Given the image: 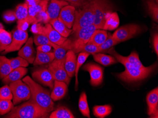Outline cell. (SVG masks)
<instances>
[{"instance_id":"obj_22","label":"cell","mask_w":158,"mask_h":118,"mask_svg":"<svg viewBox=\"0 0 158 118\" xmlns=\"http://www.w3.org/2000/svg\"><path fill=\"white\" fill-rule=\"evenodd\" d=\"M54 59L55 55L54 53H44L37 51L33 65L34 66H40L45 64H49Z\"/></svg>"},{"instance_id":"obj_49","label":"cell","mask_w":158,"mask_h":118,"mask_svg":"<svg viewBox=\"0 0 158 118\" xmlns=\"http://www.w3.org/2000/svg\"><path fill=\"white\" fill-rule=\"evenodd\" d=\"M41 1L42 0H26L25 3H26L29 7L39 4Z\"/></svg>"},{"instance_id":"obj_37","label":"cell","mask_w":158,"mask_h":118,"mask_svg":"<svg viewBox=\"0 0 158 118\" xmlns=\"http://www.w3.org/2000/svg\"><path fill=\"white\" fill-rule=\"evenodd\" d=\"M33 41L37 46L48 45L55 48L58 47V45L53 44L46 36L42 34H35L34 36Z\"/></svg>"},{"instance_id":"obj_32","label":"cell","mask_w":158,"mask_h":118,"mask_svg":"<svg viewBox=\"0 0 158 118\" xmlns=\"http://www.w3.org/2000/svg\"><path fill=\"white\" fill-rule=\"evenodd\" d=\"M112 108L110 105H96L93 107L94 115L97 118H104L110 114Z\"/></svg>"},{"instance_id":"obj_10","label":"cell","mask_w":158,"mask_h":118,"mask_svg":"<svg viewBox=\"0 0 158 118\" xmlns=\"http://www.w3.org/2000/svg\"><path fill=\"white\" fill-rule=\"evenodd\" d=\"M97 29L94 25L82 27L76 30L75 32V39L74 41H71V50L87 44L89 41L93 32Z\"/></svg>"},{"instance_id":"obj_42","label":"cell","mask_w":158,"mask_h":118,"mask_svg":"<svg viewBox=\"0 0 158 118\" xmlns=\"http://www.w3.org/2000/svg\"><path fill=\"white\" fill-rule=\"evenodd\" d=\"M0 99L11 100L13 99V95L10 86L6 85L0 88Z\"/></svg>"},{"instance_id":"obj_3","label":"cell","mask_w":158,"mask_h":118,"mask_svg":"<svg viewBox=\"0 0 158 118\" xmlns=\"http://www.w3.org/2000/svg\"><path fill=\"white\" fill-rule=\"evenodd\" d=\"M49 113L29 99L19 106L13 107L5 118H48Z\"/></svg>"},{"instance_id":"obj_51","label":"cell","mask_w":158,"mask_h":118,"mask_svg":"<svg viewBox=\"0 0 158 118\" xmlns=\"http://www.w3.org/2000/svg\"><path fill=\"white\" fill-rule=\"evenodd\" d=\"M155 1H156V2H157V3H158V0H155Z\"/></svg>"},{"instance_id":"obj_38","label":"cell","mask_w":158,"mask_h":118,"mask_svg":"<svg viewBox=\"0 0 158 118\" xmlns=\"http://www.w3.org/2000/svg\"><path fill=\"white\" fill-rule=\"evenodd\" d=\"M118 42L113 38L112 36L109 35L106 40L101 45L98 46L99 53L105 52L107 50L110 49L111 48L118 44Z\"/></svg>"},{"instance_id":"obj_41","label":"cell","mask_w":158,"mask_h":118,"mask_svg":"<svg viewBox=\"0 0 158 118\" xmlns=\"http://www.w3.org/2000/svg\"><path fill=\"white\" fill-rule=\"evenodd\" d=\"M10 66L12 69L17 68L20 67H28L29 65V63L28 62L21 58L20 57H18L17 58H13V59H10Z\"/></svg>"},{"instance_id":"obj_21","label":"cell","mask_w":158,"mask_h":118,"mask_svg":"<svg viewBox=\"0 0 158 118\" xmlns=\"http://www.w3.org/2000/svg\"><path fill=\"white\" fill-rule=\"evenodd\" d=\"M27 69L24 67H20L14 69L11 73L2 79V82L6 84L20 80L27 73Z\"/></svg>"},{"instance_id":"obj_27","label":"cell","mask_w":158,"mask_h":118,"mask_svg":"<svg viewBox=\"0 0 158 118\" xmlns=\"http://www.w3.org/2000/svg\"><path fill=\"white\" fill-rule=\"evenodd\" d=\"M119 24L118 16L116 12H112L107 17L103 29L112 31L117 29Z\"/></svg>"},{"instance_id":"obj_30","label":"cell","mask_w":158,"mask_h":118,"mask_svg":"<svg viewBox=\"0 0 158 118\" xmlns=\"http://www.w3.org/2000/svg\"><path fill=\"white\" fill-rule=\"evenodd\" d=\"M79 108L83 116L90 118V111L89 107L87 97L85 92H83L81 94L79 101Z\"/></svg>"},{"instance_id":"obj_28","label":"cell","mask_w":158,"mask_h":118,"mask_svg":"<svg viewBox=\"0 0 158 118\" xmlns=\"http://www.w3.org/2000/svg\"><path fill=\"white\" fill-rule=\"evenodd\" d=\"M12 70L10 59L4 56H0V78L3 79L9 74Z\"/></svg>"},{"instance_id":"obj_29","label":"cell","mask_w":158,"mask_h":118,"mask_svg":"<svg viewBox=\"0 0 158 118\" xmlns=\"http://www.w3.org/2000/svg\"><path fill=\"white\" fill-rule=\"evenodd\" d=\"M50 118H74V115L67 107L60 106L51 113Z\"/></svg>"},{"instance_id":"obj_39","label":"cell","mask_w":158,"mask_h":118,"mask_svg":"<svg viewBox=\"0 0 158 118\" xmlns=\"http://www.w3.org/2000/svg\"><path fill=\"white\" fill-rule=\"evenodd\" d=\"M13 107L14 105L11 100L0 99V115L8 113Z\"/></svg>"},{"instance_id":"obj_9","label":"cell","mask_w":158,"mask_h":118,"mask_svg":"<svg viewBox=\"0 0 158 118\" xmlns=\"http://www.w3.org/2000/svg\"><path fill=\"white\" fill-rule=\"evenodd\" d=\"M141 26L135 24H129L122 26L113 34L112 37L119 43L134 37L142 32Z\"/></svg>"},{"instance_id":"obj_34","label":"cell","mask_w":158,"mask_h":118,"mask_svg":"<svg viewBox=\"0 0 158 118\" xmlns=\"http://www.w3.org/2000/svg\"><path fill=\"white\" fill-rule=\"evenodd\" d=\"M90 54L88 53L81 52L78 55L77 58V63H76V68H75V89L77 90L78 88V74L79 72V69L80 68L81 66L84 64L85 61L88 58Z\"/></svg>"},{"instance_id":"obj_43","label":"cell","mask_w":158,"mask_h":118,"mask_svg":"<svg viewBox=\"0 0 158 118\" xmlns=\"http://www.w3.org/2000/svg\"><path fill=\"white\" fill-rule=\"evenodd\" d=\"M35 24L42 22L44 24L49 23L50 19L47 11H43L40 12L35 17Z\"/></svg>"},{"instance_id":"obj_23","label":"cell","mask_w":158,"mask_h":118,"mask_svg":"<svg viewBox=\"0 0 158 118\" xmlns=\"http://www.w3.org/2000/svg\"><path fill=\"white\" fill-rule=\"evenodd\" d=\"M108 35L107 32L105 30L96 29L91 36L89 43L95 45L97 46H99L107 39Z\"/></svg>"},{"instance_id":"obj_14","label":"cell","mask_w":158,"mask_h":118,"mask_svg":"<svg viewBox=\"0 0 158 118\" xmlns=\"http://www.w3.org/2000/svg\"><path fill=\"white\" fill-rule=\"evenodd\" d=\"M75 7L72 5L64 6L61 9L58 18L69 29L73 27L75 20Z\"/></svg>"},{"instance_id":"obj_31","label":"cell","mask_w":158,"mask_h":118,"mask_svg":"<svg viewBox=\"0 0 158 118\" xmlns=\"http://www.w3.org/2000/svg\"><path fill=\"white\" fill-rule=\"evenodd\" d=\"M12 41L11 33L7 32L4 29H0V52L6 49Z\"/></svg>"},{"instance_id":"obj_18","label":"cell","mask_w":158,"mask_h":118,"mask_svg":"<svg viewBox=\"0 0 158 118\" xmlns=\"http://www.w3.org/2000/svg\"><path fill=\"white\" fill-rule=\"evenodd\" d=\"M76 63L77 59L75 53L72 50H69L65 55L64 67L70 78L73 77L75 74Z\"/></svg>"},{"instance_id":"obj_40","label":"cell","mask_w":158,"mask_h":118,"mask_svg":"<svg viewBox=\"0 0 158 118\" xmlns=\"http://www.w3.org/2000/svg\"><path fill=\"white\" fill-rule=\"evenodd\" d=\"M148 11L152 17L153 20L156 22L158 21V5L154 0L147 1Z\"/></svg>"},{"instance_id":"obj_20","label":"cell","mask_w":158,"mask_h":118,"mask_svg":"<svg viewBox=\"0 0 158 118\" xmlns=\"http://www.w3.org/2000/svg\"><path fill=\"white\" fill-rule=\"evenodd\" d=\"M68 90V85L64 82L55 80L54 88L51 94V99L56 101L62 99Z\"/></svg>"},{"instance_id":"obj_46","label":"cell","mask_w":158,"mask_h":118,"mask_svg":"<svg viewBox=\"0 0 158 118\" xmlns=\"http://www.w3.org/2000/svg\"><path fill=\"white\" fill-rule=\"evenodd\" d=\"M67 2H69L71 5L75 7H81L83 5L87 0H64Z\"/></svg>"},{"instance_id":"obj_8","label":"cell","mask_w":158,"mask_h":118,"mask_svg":"<svg viewBox=\"0 0 158 118\" xmlns=\"http://www.w3.org/2000/svg\"><path fill=\"white\" fill-rule=\"evenodd\" d=\"M65 59L61 60L54 59L49 64L48 69L54 80L61 81L69 85L71 78L68 76L64 67Z\"/></svg>"},{"instance_id":"obj_15","label":"cell","mask_w":158,"mask_h":118,"mask_svg":"<svg viewBox=\"0 0 158 118\" xmlns=\"http://www.w3.org/2000/svg\"><path fill=\"white\" fill-rule=\"evenodd\" d=\"M36 53L33 47V39L31 37L27 39L25 45L20 49L18 55L26 60L28 63L33 64Z\"/></svg>"},{"instance_id":"obj_36","label":"cell","mask_w":158,"mask_h":118,"mask_svg":"<svg viewBox=\"0 0 158 118\" xmlns=\"http://www.w3.org/2000/svg\"><path fill=\"white\" fill-rule=\"evenodd\" d=\"M15 12L18 20L27 19L28 16V6L26 3L19 4L16 8Z\"/></svg>"},{"instance_id":"obj_50","label":"cell","mask_w":158,"mask_h":118,"mask_svg":"<svg viewBox=\"0 0 158 118\" xmlns=\"http://www.w3.org/2000/svg\"><path fill=\"white\" fill-rule=\"evenodd\" d=\"M4 29V27L1 23H0V29Z\"/></svg>"},{"instance_id":"obj_6","label":"cell","mask_w":158,"mask_h":118,"mask_svg":"<svg viewBox=\"0 0 158 118\" xmlns=\"http://www.w3.org/2000/svg\"><path fill=\"white\" fill-rule=\"evenodd\" d=\"M31 31L35 34H42L46 36L53 44L60 45L67 40V38L62 36L50 23L43 26L40 23L35 24L31 28Z\"/></svg>"},{"instance_id":"obj_33","label":"cell","mask_w":158,"mask_h":118,"mask_svg":"<svg viewBox=\"0 0 158 118\" xmlns=\"http://www.w3.org/2000/svg\"><path fill=\"white\" fill-rule=\"evenodd\" d=\"M73 51L75 53L84 52L88 53L90 54H93L99 52L98 46L89 43L74 48Z\"/></svg>"},{"instance_id":"obj_4","label":"cell","mask_w":158,"mask_h":118,"mask_svg":"<svg viewBox=\"0 0 158 118\" xmlns=\"http://www.w3.org/2000/svg\"><path fill=\"white\" fill-rule=\"evenodd\" d=\"M94 19L93 0H87L78 10H75V20L73 30L93 24Z\"/></svg>"},{"instance_id":"obj_2","label":"cell","mask_w":158,"mask_h":118,"mask_svg":"<svg viewBox=\"0 0 158 118\" xmlns=\"http://www.w3.org/2000/svg\"><path fill=\"white\" fill-rule=\"evenodd\" d=\"M23 81L30 87L31 94L30 100L48 113L54 110V103L48 90L42 87L28 76L23 78Z\"/></svg>"},{"instance_id":"obj_47","label":"cell","mask_w":158,"mask_h":118,"mask_svg":"<svg viewBox=\"0 0 158 118\" xmlns=\"http://www.w3.org/2000/svg\"><path fill=\"white\" fill-rule=\"evenodd\" d=\"M52 47L48 45H43L39 46L37 47V51H40L44 53L50 52L51 51Z\"/></svg>"},{"instance_id":"obj_48","label":"cell","mask_w":158,"mask_h":118,"mask_svg":"<svg viewBox=\"0 0 158 118\" xmlns=\"http://www.w3.org/2000/svg\"><path fill=\"white\" fill-rule=\"evenodd\" d=\"M153 45L154 51L156 52L157 55L158 54V33H155L153 37Z\"/></svg>"},{"instance_id":"obj_16","label":"cell","mask_w":158,"mask_h":118,"mask_svg":"<svg viewBox=\"0 0 158 118\" xmlns=\"http://www.w3.org/2000/svg\"><path fill=\"white\" fill-rule=\"evenodd\" d=\"M148 114L152 118H158V88L152 90L146 97Z\"/></svg>"},{"instance_id":"obj_5","label":"cell","mask_w":158,"mask_h":118,"mask_svg":"<svg viewBox=\"0 0 158 118\" xmlns=\"http://www.w3.org/2000/svg\"><path fill=\"white\" fill-rule=\"evenodd\" d=\"M94 19L97 29H103L106 21L112 13V7L107 0H93Z\"/></svg>"},{"instance_id":"obj_17","label":"cell","mask_w":158,"mask_h":118,"mask_svg":"<svg viewBox=\"0 0 158 118\" xmlns=\"http://www.w3.org/2000/svg\"><path fill=\"white\" fill-rule=\"evenodd\" d=\"M68 5V2L64 0H51L47 10L50 20L58 18L61 9Z\"/></svg>"},{"instance_id":"obj_11","label":"cell","mask_w":158,"mask_h":118,"mask_svg":"<svg viewBox=\"0 0 158 118\" xmlns=\"http://www.w3.org/2000/svg\"><path fill=\"white\" fill-rule=\"evenodd\" d=\"M28 39V33L27 31L17 29L13 32L12 41L10 44L6 48L2 54L19 51Z\"/></svg>"},{"instance_id":"obj_12","label":"cell","mask_w":158,"mask_h":118,"mask_svg":"<svg viewBox=\"0 0 158 118\" xmlns=\"http://www.w3.org/2000/svg\"><path fill=\"white\" fill-rule=\"evenodd\" d=\"M83 69L89 73L91 85L98 86L102 84L103 80V70L102 67L93 63H88L84 65Z\"/></svg>"},{"instance_id":"obj_24","label":"cell","mask_w":158,"mask_h":118,"mask_svg":"<svg viewBox=\"0 0 158 118\" xmlns=\"http://www.w3.org/2000/svg\"><path fill=\"white\" fill-rule=\"evenodd\" d=\"M49 23L59 34L64 37L67 38L72 31V30L67 28L58 18L50 20Z\"/></svg>"},{"instance_id":"obj_1","label":"cell","mask_w":158,"mask_h":118,"mask_svg":"<svg viewBox=\"0 0 158 118\" xmlns=\"http://www.w3.org/2000/svg\"><path fill=\"white\" fill-rule=\"evenodd\" d=\"M109 52L113 55L118 62L123 64L126 68L124 72L117 74V77L123 82H131L144 80L154 71L157 66L156 64H154L148 67L146 69H140L130 64L124 56L119 54L113 48L110 50Z\"/></svg>"},{"instance_id":"obj_19","label":"cell","mask_w":158,"mask_h":118,"mask_svg":"<svg viewBox=\"0 0 158 118\" xmlns=\"http://www.w3.org/2000/svg\"><path fill=\"white\" fill-rule=\"evenodd\" d=\"M48 3V0H42L39 4L28 7V16L27 19L30 24H35L36 16L42 11H47Z\"/></svg>"},{"instance_id":"obj_13","label":"cell","mask_w":158,"mask_h":118,"mask_svg":"<svg viewBox=\"0 0 158 118\" xmlns=\"http://www.w3.org/2000/svg\"><path fill=\"white\" fill-rule=\"evenodd\" d=\"M32 76L34 79L43 85L48 86L51 89L54 88L55 80L48 69H39L34 71Z\"/></svg>"},{"instance_id":"obj_7","label":"cell","mask_w":158,"mask_h":118,"mask_svg":"<svg viewBox=\"0 0 158 118\" xmlns=\"http://www.w3.org/2000/svg\"><path fill=\"white\" fill-rule=\"evenodd\" d=\"M10 87L13 95L14 105L30 99L31 94L30 87L23 81L19 80L10 83Z\"/></svg>"},{"instance_id":"obj_45","label":"cell","mask_w":158,"mask_h":118,"mask_svg":"<svg viewBox=\"0 0 158 118\" xmlns=\"http://www.w3.org/2000/svg\"><path fill=\"white\" fill-rule=\"evenodd\" d=\"M17 23V29L23 31H26L30 24L27 19L18 20Z\"/></svg>"},{"instance_id":"obj_44","label":"cell","mask_w":158,"mask_h":118,"mask_svg":"<svg viewBox=\"0 0 158 118\" xmlns=\"http://www.w3.org/2000/svg\"><path fill=\"white\" fill-rule=\"evenodd\" d=\"M3 19L7 23L13 22L17 19L15 12L13 10H8L4 13Z\"/></svg>"},{"instance_id":"obj_35","label":"cell","mask_w":158,"mask_h":118,"mask_svg":"<svg viewBox=\"0 0 158 118\" xmlns=\"http://www.w3.org/2000/svg\"><path fill=\"white\" fill-rule=\"evenodd\" d=\"M125 59L131 65L135 67L140 69H146L148 67H145L143 66L141 61L139 59V55L137 52L135 51L132 52L130 55L127 57H124Z\"/></svg>"},{"instance_id":"obj_25","label":"cell","mask_w":158,"mask_h":118,"mask_svg":"<svg viewBox=\"0 0 158 118\" xmlns=\"http://www.w3.org/2000/svg\"><path fill=\"white\" fill-rule=\"evenodd\" d=\"M54 50L55 59L61 60L65 59L66 51L71 50V40L67 39L62 44L54 48Z\"/></svg>"},{"instance_id":"obj_26","label":"cell","mask_w":158,"mask_h":118,"mask_svg":"<svg viewBox=\"0 0 158 118\" xmlns=\"http://www.w3.org/2000/svg\"><path fill=\"white\" fill-rule=\"evenodd\" d=\"M93 58L99 64L104 66H109L116 64L118 61L114 57L111 55H106L101 53L93 54Z\"/></svg>"}]
</instances>
